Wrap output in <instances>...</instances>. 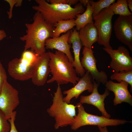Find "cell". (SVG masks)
<instances>
[{
    "instance_id": "1",
    "label": "cell",
    "mask_w": 132,
    "mask_h": 132,
    "mask_svg": "<svg viewBox=\"0 0 132 132\" xmlns=\"http://www.w3.org/2000/svg\"><path fill=\"white\" fill-rule=\"evenodd\" d=\"M33 19L32 23L25 24L26 34L20 38L25 42L24 51L30 48L31 51L39 56L46 52L45 41L52 38L54 26L46 22L38 11L35 13Z\"/></svg>"
},
{
    "instance_id": "2",
    "label": "cell",
    "mask_w": 132,
    "mask_h": 132,
    "mask_svg": "<svg viewBox=\"0 0 132 132\" xmlns=\"http://www.w3.org/2000/svg\"><path fill=\"white\" fill-rule=\"evenodd\" d=\"M38 5L32 6L33 9L39 12L47 22L54 25L58 22L76 18L77 15L85 11L80 3L74 8L67 4H54L45 0H35Z\"/></svg>"
},
{
    "instance_id": "3",
    "label": "cell",
    "mask_w": 132,
    "mask_h": 132,
    "mask_svg": "<svg viewBox=\"0 0 132 132\" xmlns=\"http://www.w3.org/2000/svg\"><path fill=\"white\" fill-rule=\"evenodd\" d=\"M48 52L50 58L49 66L52 76L46 83L55 81L60 85L70 82L75 85L80 78L77 76L75 68L66 55L57 50L54 53Z\"/></svg>"
},
{
    "instance_id": "4",
    "label": "cell",
    "mask_w": 132,
    "mask_h": 132,
    "mask_svg": "<svg viewBox=\"0 0 132 132\" xmlns=\"http://www.w3.org/2000/svg\"><path fill=\"white\" fill-rule=\"evenodd\" d=\"M63 96L60 85H58L53 97V103L47 110L51 117L55 121L54 127L56 129L60 127L71 126L76 115V106L68 104L64 101Z\"/></svg>"
},
{
    "instance_id": "5",
    "label": "cell",
    "mask_w": 132,
    "mask_h": 132,
    "mask_svg": "<svg viewBox=\"0 0 132 132\" xmlns=\"http://www.w3.org/2000/svg\"><path fill=\"white\" fill-rule=\"evenodd\" d=\"M78 113L75 117L71 126V128L76 130L81 127L87 125H97L101 127L117 126L128 122H131L124 119H110L103 116H99L89 113L85 111L82 104L77 103L76 105Z\"/></svg>"
},
{
    "instance_id": "6",
    "label": "cell",
    "mask_w": 132,
    "mask_h": 132,
    "mask_svg": "<svg viewBox=\"0 0 132 132\" xmlns=\"http://www.w3.org/2000/svg\"><path fill=\"white\" fill-rule=\"evenodd\" d=\"M114 14L108 8H105L93 18L98 35L97 42L105 48L112 49L110 42L112 29V19Z\"/></svg>"
},
{
    "instance_id": "7",
    "label": "cell",
    "mask_w": 132,
    "mask_h": 132,
    "mask_svg": "<svg viewBox=\"0 0 132 132\" xmlns=\"http://www.w3.org/2000/svg\"><path fill=\"white\" fill-rule=\"evenodd\" d=\"M111 59L110 66L114 72L132 71V58L128 49L124 46H119L116 49L103 48Z\"/></svg>"
},
{
    "instance_id": "8",
    "label": "cell",
    "mask_w": 132,
    "mask_h": 132,
    "mask_svg": "<svg viewBox=\"0 0 132 132\" xmlns=\"http://www.w3.org/2000/svg\"><path fill=\"white\" fill-rule=\"evenodd\" d=\"M20 103L19 93L7 81L4 83L0 93V110L7 120Z\"/></svg>"
},
{
    "instance_id": "9",
    "label": "cell",
    "mask_w": 132,
    "mask_h": 132,
    "mask_svg": "<svg viewBox=\"0 0 132 132\" xmlns=\"http://www.w3.org/2000/svg\"><path fill=\"white\" fill-rule=\"evenodd\" d=\"M94 52L92 49L84 47L81 64L86 71L90 73L93 80L99 84L105 85L107 81V76L105 71H99L97 69V60L93 55Z\"/></svg>"
},
{
    "instance_id": "10",
    "label": "cell",
    "mask_w": 132,
    "mask_h": 132,
    "mask_svg": "<svg viewBox=\"0 0 132 132\" xmlns=\"http://www.w3.org/2000/svg\"><path fill=\"white\" fill-rule=\"evenodd\" d=\"M114 30L117 38L132 51V15L119 16L115 21Z\"/></svg>"
},
{
    "instance_id": "11",
    "label": "cell",
    "mask_w": 132,
    "mask_h": 132,
    "mask_svg": "<svg viewBox=\"0 0 132 132\" xmlns=\"http://www.w3.org/2000/svg\"><path fill=\"white\" fill-rule=\"evenodd\" d=\"M49 52H45L38 56L34 65L33 74L31 79L33 83L37 86L44 85L46 82L50 72L49 66Z\"/></svg>"
},
{
    "instance_id": "12",
    "label": "cell",
    "mask_w": 132,
    "mask_h": 132,
    "mask_svg": "<svg viewBox=\"0 0 132 132\" xmlns=\"http://www.w3.org/2000/svg\"><path fill=\"white\" fill-rule=\"evenodd\" d=\"M34 65H29L23 63L20 58H15L10 61L8 65V72L14 79L24 81L31 79Z\"/></svg>"
},
{
    "instance_id": "13",
    "label": "cell",
    "mask_w": 132,
    "mask_h": 132,
    "mask_svg": "<svg viewBox=\"0 0 132 132\" xmlns=\"http://www.w3.org/2000/svg\"><path fill=\"white\" fill-rule=\"evenodd\" d=\"M94 87L91 93L88 95H82L80 99V103L91 104L96 107L100 111L102 116L110 118V115L108 114L105 108L104 100L107 96L110 94V92L106 88L104 93L102 94L99 93L98 88L99 84L93 80Z\"/></svg>"
},
{
    "instance_id": "14",
    "label": "cell",
    "mask_w": 132,
    "mask_h": 132,
    "mask_svg": "<svg viewBox=\"0 0 132 132\" xmlns=\"http://www.w3.org/2000/svg\"><path fill=\"white\" fill-rule=\"evenodd\" d=\"M93 79L90 73L86 71L85 75L79 78L78 82L73 87L67 90L64 91L63 93L66 94L63 97L64 101L68 104H70L71 100L75 97L76 99L84 91L87 90L92 93L93 88Z\"/></svg>"
},
{
    "instance_id": "15",
    "label": "cell",
    "mask_w": 132,
    "mask_h": 132,
    "mask_svg": "<svg viewBox=\"0 0 132 132\" xmlns=\"http://www.w3.org/2000/svg\"><path fill=\"white\" fill-rule=\"evenodd\" d=\"M128 84L122 81L117 83L110 80L105 84L106 88L113 92L115 98L113 100V105L116 106L123 102L127 103L132 105V96L128 89Z\"/></svg>"
},
{
    "instance_id": "16",
    "label": "cell",
    "mask_w": 132,
    "mask_h": 132,
    "mask_svg": "<svg viewBox=\"0 0 132 132\" xmlns=\"http://www.w3.org/2000/svg\"><path fill=\"white\" fill-rule=\"evenodd\" d=\"M71 30L56 38H51L47 39L45 42L46 49H55L65 54L67 56L69 62L72 64L74 58L70 51L71 44L68 42V38Z\"/></svg>"
},
{
    "instance_id": "17",
    "label": "cell",
    "mask_w": 132,
    "mask_h": 132,
    "mask_svg": "<svg viewBox=\"0 0 132 132\" xmlns=\"http://www.w3.org/2000/svg\"><path fill=\"white\" fill-rule=\"evenodd\" d=\"M79 31L76 29L71 30L68 40V43L72 44L74 53V61L72 64L77 74L81 77L85 75L86 71L82 66L80 59V52L82 45L79 37Z\"/></svg>"
},
{
    "instance_id": "18",
    "label": "cell",
    "mask_w": 132,
    "mask_h": 132,
    "mask_svg": "<svg viewBox=\"0 0 132 132\" xmlns=\"http://www.w3.org/2000/svg\"><path fill=\"white\" fill-rule=\"evenodd\" d=\"M79 37L84 47L92 49L93 44L97 42L98 35L93 23H89L79 31Z\"/></svg>"
},
{
    "instance_id": "19",
    "label": "cell",
    "mask_w": 132,
    "mask_h": 132,
    "mask_svg": "<svg viewBox=\"0 0 132 132\" xmlns=\"http://www.w3.org/2000/svg\"><path fill=\"white\" fill-rule=\"evenodd\" d=\"M86 10L81 14L77 15L75 20L76 29L78 31L89 23H93L92 15L93 7L89 4H87Z\"/></svg>"
},
{
    "instance_id": "20",
    "label": "cell",
    "mask_w": 132,
    "mask_h": 132,
    "mask_svg": "<svg viewBox=\"0 0 132 132\" xmlns=\"http://www.w3.org/2000/svg\"><path fill=\"white\" fill-rule=\"evenodd\" d=\"M75 19H72L59 21L54 25L55 28L53 31L52 38L60 36L62 33H66L76 26Z\"/></svg>"
},
{
    "instance_id": "21",
    "label": "cell",
    "mask_w": 132,
    "mask_h": 132,
    "mask_svg": "<svg viewBox=\"0 0 132 132\" xmlns=\"http://www.w3.org/2000/svg\"><path fill=\"white\" fill-rule=\"evenodd\" d=\"M108 8L114 14L119 16H128L132 15L128 8L126 0H118L116 2L110 5Z\"/></svg>"
},
{
    "instance_id": "22",
    "label": "cell",
    "mask_w": 132,
    "mask_h": 132,
    "mask_svg": "<svg viewBox=\"0 0 132 132\" xmlns=\"http://www.w3.org/2000/svg\"><path fill=\"white\" fill-rule=\"evenodd\" d=\"M111 80H115L119 82L124 81L128 83L131 87L130 91H132V71L114 72L110 76Z\"/></svg>"
},
{
    "instance_id": "23",
    "label": "cell",
    "mask_w": 132,
    "mask_h": 132,
    "mask_svg": "<svg viewBox=\"0 0 132 132\" xmlns=\"http://www.w3.org/2000/svg\"><path fill=\"white\" fill-rule=\"evenodd\" d=\"M115 1V0H100L95 2L93 0H89V3L93 8V18L103 9L108 8L110 5L114 3Z\"/></svg>"
},
{
    "instance_id": "24",
    "label": "cell",
    "mask_w": 132,
    "mask_h": 132,
    "mask_svg": "<svg viewBox=\"0 0 132 132\" xmlns=\"http://www.w3.org/2000/svg\"><path fill=\"white\" fill-rule=\"evenodd\" d=\"M38 56L31 51L27 50L24 51L20 59L22 62L27 65L34 66Z\"/></svg>"
},
{
    "instance_id": "25",
    "label": "cell",
    "mask_w": 132,
    "mask_h": 132,
    "mask_svg": "<svg viewBox=\"0 0 132 132\" xmlns=\"http://www.w3.org/2000/svg\"><path fill=\"white\" fill-rule=\"evenodd\" d=\"M5 114L0 110V132H9L11 126Z\"/></svg>"
},
{
    "instance_id": "26",
    "label": "cell",
    "mask_w": 132,
    "mask_h": 132,
    "mask_svg": "<svg viewBox=\"0 0 132 132\" xmlns=\"http://www.w3.org/2000/svg\"><path fill=\"white\" fill-rule=\"evenodd\" d=\"M9 4V11H7L9 18L11 19L12 16V10L14 5L16 7H20L22 5V0H5Z\"/></svg>"
},
{
    "instance_id": "27",
    "label": "cell",
    "mask_w": 132,
    "mask_h": 132,
    "mask_svg": "<svg viewBox=\"0 0 132 132\" xmlns=\"http://www.w3.org/2000/svg\"><path fill=\"white\" fill-rule=\"evenodd\" d=\"M7 78L6 71L0 60V93L4 83L7 81Z\"/></svg>"
},
{
    "instance_id": "28",
    "label": "cell",
    "mask_w": 132,
    "mask_h": 132,
    "mask_svg": "<svg viewBox=\"0 0 132 132\" xmlns=\"http://www.w3.org/2000/svg\"><path fill=\"white\" fill-rule=\"evenodd\" d=\"M16 114V111H14L12 113L11 118L8 120L11 126L9 132H19L16 128L14 123Z\"/></svg>"
},
{
    "instance_id": "29",
    "label": "cell",
    "mask_w": 132,
    "mask_h": 132,
    "mask_svg": "<svg viewBox=\"0 0 132 132\" xmlns=\"http://www.w3.org/2000/svg\"><path fill=\"white\" fill-rule=\"evenodd\" d=\"M48 1L51 4H67L68 3V0H49Z\"/></svg>"
},
{
    "instance_id": "30",
    "label": "cell",
    "mask_w": 132,
    "mask_h": 132,
    "mask_svg": "<svg viewBox=\"0 0 132 132\" xmlns=\"http://www.w3.org/2000/svg\"><path fill=\"white\" fill-rule=\"evenodd\" d=\"M6 36L5 31L3 30H0V41L5 38Z\"/></svg>"
},
{
    "instance_id": "31",
    "label": "cell",
    "mask_w": 132,
    "mask_h": 132,
    "mask_svg": "<svg viewBox=\"0 0 132 132\" xmlns=\"http://www.w3.org/2000/svg\"><path fill=\"white\" fill-rule=\"evenodd\" d=\"M79 1L78 0H68L67 4L71 6L76 4Z\"/></svg>"
},
{
    "instance_id": "32",
    "label": "cell",
    "mask_w": 132,
    "mask_h": 132,
    "mask_svg": "<svg viewBox=\"0 0 132 132\" xmlns=\"http://www.w3.org/2000/svg\"><path fill=\"white\" fill-rule=\"evenodd\" d=\"M100 132H109L107 127L98 126Z\"/></svg>"
},
{
    "instance_id": "33",
    "label": "cell",
    "mask_w": 132,
    "mask_h": 132,
    "mask_svg": "<svg viewBox=\"0 0 132 132\" xmlns=\"http://www.w3.org/2000/svg\"><path fill=\"white\" fill-rule=\"evenodd\" d=\"M89 0H79L80 3L83 6H87L89 2Z\"/></svg>"
},
{
    "instance_id": "34",
    "label": "cell",
    "mask_w": 132,
    "mask_h": 132,
    "mask_svg": "<svg viewBox=\"0 0 132 132\" xmlns=\"http://www.w3.org/2000/svg\"><path fill=\"white\" fill-rule=\"evenodd\" d=\"M127 3L128 7L130 10L132 12V0H127Z\"/></svg>"
}]
</instances>
